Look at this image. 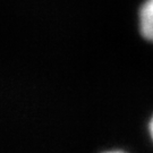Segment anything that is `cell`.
I'll return each instance as SVG.
<instances>
[{
	"mask_svg": "<svg viewBox=\"0 0 153 153\" xmlns=\"http://www.w3.org/2000/svg\"><path fill=\"white\" fill-rule=\"evenodd\" d=\"M141 31L145 38L153 42V0H148L142 7Z\"/></svg>",
	"mask_w": 153,
	"mask_h": 153,
	"instance_id": "6da1fadb",
	"label": "cell"
},
{
	"mask_svg": "<svg viewBox=\"0 0 153 153\" xmlns=\"http://www.w3.org/2000/svg\"><path fill=\"white\" fill-rule=\"evenodd\" d=\"M150 131H151V135H152V137H153V119H152V121H151V125H150Z\"/></svg>",
	"mask_w": 153,
	"mask_h": 153,
	"instance_id": "7a4b0ae2",
	"label": "cell"
}]
</instances>
